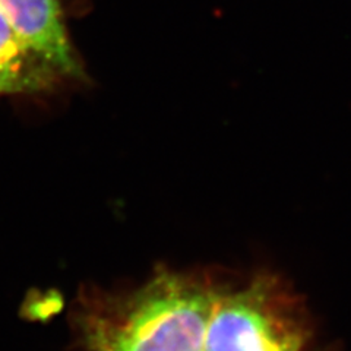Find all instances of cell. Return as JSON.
I'll return each instance as SVG.
<instances>
[{
  "instance_id": "obj_4",
  "label": "cell",
  "mask_w": 351,
  "mask_h": 351,
  "mask_svg": "<svg viewBox=\"0 0 351 351\" xmlns=\"http://www.w3.org/2000/svg\"><path fill=\"white\" fill-rule=\"evenodd\" d=\"M60 80L28 50L0 12V97L47 91Z\"/></svg>"
},
{
  "instance_id": "obj_3",
  "label": "cell",
  "mask_w": 351,
  "mask_h": 351,
  "mask_svg": "<svg viewBox=\"0 0 351 351\" xmlns=\"http://www.w3.org/2000/svg\"><path fill=\"white\" fill-rule=\"evenodd\" d=\"M0 12L22 44L60 78L84 75L64 28L59 0H0Z\"/></svg>"
},
{
  "instance_id": "obj_1",
  "label": "cell",
  "mask_w": 351,
  "mask_h": 351,
  "mask_svg": "<svg viewBox=\"0 0 351 351\" xmlns=\"http://www.w3.org/2000/svg\"><path fill=\"white\" fill-rule=\"evenodd\" d=\"M217 298L211 284L160 272L136 291L93 307L84 339L91 351H204Z\"/></svg>"
},
{
  "instance_id": "obj_2",
  "label": "cell",
  "mask_w": 351,
  "mask_h": 351,
  "mask_svg": "<svg viewBox=\"0 0 351 351\" xmlns=\"http://www.w3.org/2000/svg\"><path fill=\"white\" fill-rule=\"evenodd\" d=\"M306 328L290 295L269 277L218 293L204 351H302Z\"/></svg>"
}]
</instances>
